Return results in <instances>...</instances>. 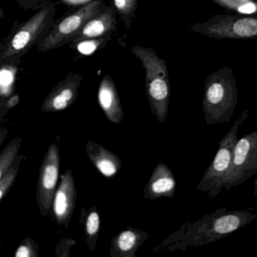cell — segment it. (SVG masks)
Returning <instances> with one entry per match:
<instances>
[{
  "instance_id": "obj_1",
  "label": "cell",
  "mask_w": 257,
  "mask_h": 257,
  "mask_svg": "<svg viewBox=\"0 0 257 257\" xmlns=\"http://www.w3.org/2000/svg\"><path fill=\"white\" fill-rule=\"evenodd\" d=\"M257 215L247 210H228L226 207L216 209L195 222H186L171 235V249H187L204 246L223 238L252 222Z\"/></svg>"
},
{
  "instance_id": "obj_2",
  "label": "cell",
  "mask_w": 257,
  "mask_h": 257,
  "mask_svg": "<svg viewBox=\"0 0 257 257\" xmlns=\"http://www.w3.org/2000/svg\"><path fill=\"white\" fill-rule=\"evenodd\" d=\"M55 15L56 7L48 3L12 31L1 48L0 62L2 65L17 66L22 58L50 31L56 22Z\"/></svg>"
},
{
  "instance_id": "obj_3",
  "label": "cell",
  "mask_w": 257,
  "mask_h": 257,
  "mask_svg": "<svg viewBox=\"0 0 257 257\" xmlns=\"http://www.w3.org/2000/svg\"><path fill=\"white\" fill-rule=\"evenodd\" d=\"M238 103V90L231 67L210 73L204 82L202 111L207 126L228 122Z\"/></svg>"
},
{
  "instance_id": "obj_4",
  "label": "cell",
  "mask_w": 257,
  "mask_h": 257,
  "mask_svg": "<svg viewBox=\"0 0 257 257\" xmlns=\"http://www.w3.org/2000/svg\"><path fill=\"white\" fill-rule=\"evenodd\" d=\"M132 52L146 71V93L150 109L161 124L166 121L169 111L171 86L166 61L151 48L136 46Z\"/></svg>"
},
{
  "instance_id": "obj_5",
  "label": "cell",
  "mask_w": 257,
  "mask_h": 257,
  "mask_svg": "<svg viewBox=\"0 0 257 257\" xmlns=\"http://www.w3.org/2000/svg\"><path fill=\"white\" fill-rule=\"evenodd\" d=\"M248 114L247 109L243 111L221 140L214 159L204 171L197 186V190L207 192L209 198H216L223 191L225 177L232 162L234 147L238 141L237 133L240 126L247 118Z\"/></svg>"
},
{
  "instance_id": "obj_6",
  "label": "cell",
  "mask_w": 257,
  "mask_h": 257,
  "mask_svg": "<svg viewBox=\"0 0 257 257\" xmlns=\"http://www.w3.org/2000/svg\"><path fill=\"white\" fill-rule=\"evenodd\" d=\"M105 0H94L56 21L37 46V51L49 52L70 43L91 18L106 7Z\"/></svg>"
},
{
  "instance_id": "obj_7",
  "label": "cell",
  "mask_w": 257,
  "mask_h": 257,
  "mask_svg": "<svg viewBox=\"0 0 257 257\" xmlns=\"http://www.w3.org/2000/svg\"><path fill=\"white\" fill-rule=\"evenodd\" d=\"M189 28L210 38L233 40L257 38V18L218 15L204 23L191 25Z\"/></svg>"
},
{
  "instance_id": "obj_8",
  "label": "cell",
  "mask_w": 257,
  "mask_h": 257,
  "mask_svg": "<svg viewBox=\"0 0 257 257\" xmlns=\"http://www.w3.org/2000/svg\"><path fill=\"white\" fill-rule=\"evenodd\" d=\"M257 174V132H251L237 141L234 157L224 183L225 192L240 186Z\"/></svg>"
},
{
  "instance_id": "obj_9",
  "label": "cell",
  "mask_w": 257,
  "mask_h": 257,
  "mask_svg": "<svg viewBox=\"0 0 257 257\" xmlns=\"http://www.w3.org/2000/svg\"><path fill=\"white\" fill-rule=\"evenodd\" d=\"M61 155L59 147L52 143L43 158L37 186V201L40 213L46 216L50 211L59 177Z\"/></svg>"
},
{
  "instance_id": "obj_10",
  "label": "cell",
  "mask_w": 257,
  "mask_h": 257,
  "mask_svg": "<svg viewBox=\"0 0 257 257\" xmlns=\"http://www.w3.org/2000/svg\"><path fill=\"white\" fill-rule=\"evenodd\" d=\"M77 191L74 176L68 169L61 176V182L54 197V216L59 225L68 228L76 208Z\"/></svg>"
},
{
  "instance_id": "obj_11",
  "label": "cell",
  "mask_w": 257,
  "mask_h": 257,
  "mask_svg": "<svg viewBox=\"0 0 257 257\" xmlns=\"http://www.w3.org/2000/svg\"><path fill=\"white\" fill-rule=\"evenodd\" d=\"M82 81V76L79 73H70L52 88L42 103L41 110L55 112L70 107L77 98Z\"/></svg>"
},
{
  "instance_id": "obj_12",
  "label": "cell",
  "mask_w": 257,
  "mask_h": 257,
  "mask_svg": "<svg viewBox=\"0 0 257 257\" xmlns=\"http://www.w3.org/2000/svg\"><path fill=\"white\" fill-rule=\"evenodd\" d=\"M117 13L112 6L106 7L85 23L70 44L77 45L88 40H106L115 31Z\"/></svg>"
},
{
  "instance_id": "obj_13",
  "label": "cell",
  "mask_w": 257,
  "mask_h": 257,
  "mask_svg": "<svg viewBox=\"0 0 257 257\" xmlns=\"http://www.w3.org/2000/svg\"><path fill=\"white\" fill-rule=\"evenodd\" d=\"M176 186L177 182L172 171L166 164L160 162L153 170L144 188V198L149 200H156L162 197L174 198Z\"/></svg>"
},
{
  "instance_id": "obj_14",
  "label": "cell",
  "mask_w": 257,
  "mask_h": 257,
  "mask_svg": "<svg viewBox=\"0 0 257 257\" xmlns=\"http://www.w3.org/2000/svg\"><path fill=\"white\" fill-rule=\"evenodd\" d=\"M97 99L106 118L112 122L120 124L124 118V111L115 82L109 75L102 79Z\"/></svg>"
},
{
  "instance_id": "obj_15",
  "label": "cell",
  "mask_w": 257,
  "mask_h": 257,
  "mask_svg": "<svg viewBox=\"0 0 257 257\" xmlns=\"http://www.w3.org/2000/svg\"><path fill=\"white\" fill-rule=\"evenodd\" d=\"M148 238L147 231L128 228L112 238L109 255L112 257H135L140 246Z\"/></svg>"
},
{
  "instance_id": "obj_16",
  "label": "cell",
  "mask_w": 257,
  "mask_h": 257,
  "mask_svg": "<svg viewBox=\"0 0 257 257\" xmlns=\"http://www.w3.org/2000/svg\"><path fill=\"white\" fill-rule=\"evenodd\" d=\"M85 151L91 163L105 177H113L121 169V160L118 156L100 144L88 141Z\"/></svg>"
},
{
  "instance_id": "obj_17",
  "label": "cell",
  "mask_w": 257,
  "mask_h": 257,
  "mask_svg": "<svg viewBox=\"0 0 257 257\" xmlns=\"http://www.w3.org/2000/svg\"><path fill=\"white\" fill-rule=\"evenodd\" d=\"M82 216L85 218L84 222L85 236L88 249L94 251L100 232V219L98 211L95 207H93L92 208H90L85 216L82 213Z\"/></svg>"
},
{
  "instance_id": "obj_18",
  "label": "cell",
  "mask_w": 257,
  "mask_h": 257,
  "mask_svg": "<svg viewBox=\"0 0 257 257\" xmlns=\"http://www.w3.org/2000/svg\"><path fill=\"white\" fill-rule=\"evenodd\" d=\"M21 144L22 139L16 138L7 145L0 154V177H2L12 168L20 150Z\"/></svg>"
},
{
  "instance_id": "obj_19",
  "label": "cell",
  "mask_w": 257,
  "mask_h": 257,
  "mask_svg": "<svg viewBox=\"0 0 257 257\" xmlns=\"http://www.w3.org/2000/svg\"><path fill=\"white\" fill-rule=\"evenodd\" d=\"M138 0H113V7L126 27H130L138 9Z\"/></svg>"
},
{
  "instance_id": "obj_20",
  "label": "cell",
  "mask_w": 257,
  "mask_h": 257,
  "mask_svg": "<svg viewBox=\"0 0 257 257\" xmlns=\"http://www.w3.org/2000/svg\"><path fill=\"white\" fill-rule=\"evenodd\" d=\"M19 166L11 168L2 177H0V201L4 200L7 195L10 188L13 186L18 176V170Z\"/></svg>"
},
{
  "instance_id": "obj_21",
  "label": "cell",
  "mask_w": 257,
  "mask_h": 257,
  "mask_svg": "<svg viewBox=\"0 0 257 257\" xmlns=\"http://www.w3.org/2000/svg\"><path fill=\"white\" fill-rule=\"evenodd\" d=\"M16 257H37L38 256V245L32 238L24 239L18 247Z\"/></svg>"
},
{
  "instance_id": "obj_22",
  "label": "cell",
  "mask_w": 257,
  "mask_h": 257,
  "mask_svg": "<svg viewBox=\"0 0 257 257\" xmlns=\"http://www.w3.org/2000/svg\"><path fill=\"white\" fill-rule=\"evenodd\" d=\"M105 42V40H84L76 45L78 51L83 55H90L93 53L100 45Z\"/></svg>"
},
{
  "instance_id": "obj_23",
  "label": "cell",
  "mask_w": 257,
  "mask_h": 257,
  "mask_svg": "<svg viewBox=\"0 0 257 257\" xmlns=\"http://www.w3.org/2000/svg\"><path fill=\"white\" fill-rule=\"evenodd\" d=\"M17 4L21 8L25 10H36L41 8L49 0H10Z\"/></svg>"
},
{
  "instance_id": "obj_24",
  "label": "cell",
  "mask_w": 257,
  "mask_h": 257,
  "mask_svg": "<svg viewBox=\"0 0 257 257\" xmlns=\"http://www.w3.org/2000/svg\"><path fill=\"white\" fill-rule=\"evenodd\" d=\"M237 11L243 14H252L257 12V5L251 2L243 3L238 7Z\"/></svg>"
},
{
  "instance_id": "obj_25",
  "label": "cell",
  "mask_w": 257,
  "mask_h": 257,
  "mask_svg": "<svg viewBox=\"0 0 257 257\" xmlns=\"http://www.w3.org/2000/svg\"><path fill=\"white\" fill-rule=\"evenodd\" d=\"M93 1L94 0H61V2L64 5L67 6L68 7H73L75 9L83 7Z\"/></svg>"
},
{
  "instance_id": "obj_26",
  "label": "cell",
  "mask_w": 257,
  "mask_h": 257,
  "mask_svg": "<svg viewBox=\"0 0 257 257\" xmlns=\"http://www.w3.org/2000/svg\"><path fill=\"white\" fill-rule=\"evenodd\" d=\"M19 96H14V97H12L11 98L7 101V106H8V108L14 107L15 106H16V105L19 103Z\"/></svg>"
},
{
  "instance_id": "obj_27",
  "label": "cell",
  "mask_w": 257,
  "mask_h": 257,
  "mask_svg": "<svg viewBox=\"0 0 257 257\" xmlns=\"http://www.w3.org/2000/svg\"><path fill=\"white\" fill-rule=\"evenodd\" d=\"M253 194L255 196H257V177L254 180Z\"/></svg>"
},
{
  "instance_id": "obj_28",
  "label": "cell",
  "mask_w": 257,
  "mask_h": 257,
  "mask_svg": "<svg viewBox=\"0 0 257 257\" xmlns=\"http://www.w3.org/2000/svg\"><path fill=\"white\" fill-rule=\"evenodd\" d=\"M239 1L242 3L250 2V0H239Z\"/></svg>"
}]
</instances>
